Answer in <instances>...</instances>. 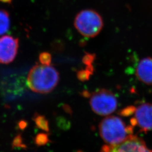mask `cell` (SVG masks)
Returning <instances> with one entry per match:
<instances>
[{
	"label": "cell",
	"instance_id": "cell-1",
	"mask_svg": "<svg viewBox=\"0 0 152 152\" xmlns=\"http://www.w3.org/2000/svg\"><path fill=\"white\" fill-rule=\"evenodd\" d=\"M59 81V72L50 64H36L27 76L28 87L33 92L42 94L51 92L58 85Z\"/></svg>",
	"mask_w": 152,
	"mask_h": 152
},
{
	"label": "cell",
	"instance_id": "cell-2",
	"mask_svg": "<svg viewBox=\"0 0 152 152\" xmlns=\"http://www.w3.org/2000/svg\"><path fill=\"white\" fill-rule=\"evenodd\" d=\"M134 127L127 125L119 117L108 116L102 120L99 126V134L104 141L108 145H116L133 136Z\"/></svg>",
	"mask_w": 152,
	"mask_h": 152
},
{
	"label": "cell",
	"instance_id": "cell-3",
	"mask_svg": "<svg viewBox=\"0 0 152 152\" xmlns=\"http://www.w3.org/2000/svg\"><path fill=\"white\" fill-rule=\"evenodd\" d=\"M75 26L82 36L92 38L100 32L103 27V21L97 12L87 9L82 10L77 15Z\"/></svg>",
	"mask_w": 152,
	"mask_h": 152
},
{
	"label": "cell",
	"instance_id": "cell-4",
	"mask_svg": "<svg viewBox=\"0 0 152 152\" xmlns=\"http://www.w3.org/2000/svg\"><path fill=\"white\" fill-rule=\"evenodd\" d=\"M89 102L92 110L98 115H108L117 108L118 102L114 94L106 89H99L88 94Z\"/></svg>",
	"mask_w": 152,
	"mask_h": 152
},
{
	"label": "cell",
	"instance_id": "cell-5",
	"mask_svg": "<svg viewBox=\"0 0 152 152\" xmlns=\"http://www.w3.org/2000/svg\"><path fill=\"white\" fill-rule=\"evenodd\" d=\"M121 114L127 116L133 114L131 125L138 127L142 132L152 130V103H143L137 107L131 106L123 110Z\"/></svg>",
	"mask_w": 152,
	"mask_h": 152
},
{
	"label": "cell",
	"instance_id": "cell-6",
	"mask_svg": "<svg viewBox=\"0 0 152 152\" xmlns=\"http://www.w3.org/2000/svg\"><path fill=\"white\" fill-rule=\"evenodd\" d=\"M100 152H152L141 139L133 135L116 145H105Z\"/></svg>",
	"mask_w": 152,
	"mask_h": 152
},
{
	"label": "cell",
	"instance_id": "cell-7",
	"mask_svg": "<svg viewBox=\"0 0 152 152\" xmlns=\"http://www.w3.org/2000/svg\"><path fill=\"white\" fill-rule=\"evenodd\" d=\"M19 49V39L11 36L0 37V63L9 64L16 57Z\"/></svg>",
	"mask_w": 152,
	"mask_h": 152
},
{
	"label": "cell",
	"instance_id": "cell-8",
	"mask_svg": "<svg viewBox=\"0 0 152 152\" xmlns=\"http://www.w3.org/2000/svg\"><path fill=\"white\" fill-rule=\"evenodd\" d=\"M136 75L142 83L152 85V58L141 59L136 68Z\"/></svg>",
	"mask_w": 152,
	"mask_h": 152
},
{
	"label": "cell",
	"instance_id": "cell-9",
	"mask_svg": "<svg viewBox=\"0 0 152 152\" xmlns=\"http://www.w3.org/2000/svg\"><path fill=\"white\" fill-rule=\"evenodd\" d=\"M10 19L7 11L0 10V35L7 32L10 28Z\"/></svg>",
	"mask_w": 152,
	"mask_h": 152
},
{
	"label": "cell",
	"instance_id": "cell-10",
	"mask_svg": "<svg viewBox=\"0 0 152 152\" xmlns=\"http://www.w3.org/2000/svg\"><path fill=\"white\" fill-rule=\"evenodd\" d=\"M33 120L38 128L45 131H49V122L44 115L39 114L35 115L33 118Z\"/></svg>",
	"mask_w": 152,
	"mask_h": 152
},
{
	"label": "cell",
	"instance_id": "cell-11",
	"mask_svg": "<svg viewBox=\"0 0 152 152\" xmlns=\"http://www.w3.org/2000/svg\"><path fill=\"white\" fill-rule=\"evenodd\" d=\"M34 141L38 146H42L45 145L49 141V138L46 134L41 133L36 136Z\"/></svg>",
	"mask_w": 152,
	"mask_h": 152
},
{
	"label": "cell",
	"instance_id": "cell-12",
	"mask_svg": "<svg viewBox=\"0 0 152 152\" xmlns=\"http://www.w3.org/2000/svg\"><path fill=\"white\" fill-rule=\"evenodd\" d=\"M39 60L42 64L50 65L51 61V56L48 52H43L39 55Z\"/></svg>",
	"mask_w": 152,
	"mask_h": 152
},
{
	"label": "cell",
	"instance_id": "cell-13",
	"mask_svg": "<svg viewBox=\"0 0 152 152\" xmlns=\"http://www.w3.org/2000/svg\"><path fill=\"white\" fill-rule=\"evenodd\" d=\"M22 138L20 136L19 137H16V138L15 139L14 141V146H16V147H19V146H22Z\"/></svg>",
	"mask_w": 152,
	"mask_h": 152
},
{
	"label": "cell",
	"instance_id": "cell-14",
	"mask_svg": "<svg viewBox=\"0 0 152 152\" xmlns=\"http://www.w3.org/2000/svg\"><path fill=\"white\" fill-rule=\"evenodd\" d=\"M0 2L3 3H7V4H10L12 2V0H0Z\"/></svg>",
	"mask_w": 152,
	"mask_h": 152
}]
</instances>
